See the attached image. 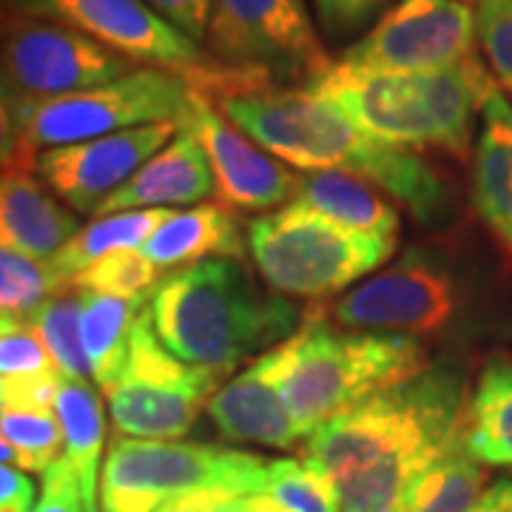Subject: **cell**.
Returning a JSON list of instances; mask_svg holds the SVG:
<instances>
[{"mask_svg":"<svg viewBox=\"0 0 512 512\" xmlns=\"http://www.w3.org/2000/svg\"><path fill=\"white\" fill-rule=\"evenodd\" d=\"M55 370L37 330L20 316H0V379H23Z\"/></svg>","mask_w":512,"mask_h":512,"instance_id":"obj_34","label":"cell"},{"mask_svg":"<svg viewBox=\"0 0 512 512\" xmlns=\"http://www.w3.org/2000/svg\"><path fill=\"white\" fill-rule=\"evenodd\" d=\"M464 3H470V0H464Z\"/></svg>","mask_w":512,"mask_h":512,"instance_id":"obj_47","label":"cell"},{"mask_svg":"<svg viewBox=\"0 0 512 512\" xmlns=\"http://www.w3.org/2000/svg\"><path fill=\"white\" fill-rule=\"evenodd\" d=\"M393 248V239L350 231L291 202L248 225V251L268 288L311 302L376 271L393 256Z\"/></svg>","mask_w":512,"mask_h":512,"instance_id":"obj_7","label":"cell"},{"mask_svg":"<svg viewBox=\"0 0 512 512\" xmlns=\"http://www.w3.org/2000/svg\"><path fill=\"white\" fill-rule=\"evenodd\" d=\"M476 55V12L464 0H399L345 55L365 72H436Z\"/></svg>","mask_w":512,"mask_h":512,"instance_id":"obj_14","label":"cell"},{"mask_svg":"<svg viewBox=\"0 0 512 512\" xmlns=\"http://www.w3.org/2000/svg\"><path fill=\"white\" fill-rule=\"evenodd\" d=\"M55 416L63 427L66 441V461L72 464L74 478L86 501V510H97L100 493V470L106 458V410L103 396L94 390L92 382L80 379H60L55 399Z\"/></svg>","mask_w":512,"mask_h":512,"instance_id":"obj_23","label":"cell"},{"mask_svg":"<svg viewBox=\"0 0 512 512\" xmlns=\"http://www.w3.org/2000/svg\"><path fill=\"white\" fill-rule=\"evenodd\" d=\"M202 97L279 163L299 171L356 174L402 202L419 222H436L447 211V185L419 151L376 140L308 89L228 69Z\"/></svg>","mask_w":512,"mask_h":512,"instance_id":"obj_2","label":"cell"},{"mask_svg":"<svg viewBox=\"0 0 512 512\" xmlns=\"http://www.w3.org/2000/svg\"><path fill=\"white\" fill-rule=\"evenodd\" d=\"M259 493H268L293 512H339L333 484L296 458L268 461V473Z\"/></svg>","mask_w":512,"mask_h":512,"instance_id":"obj_32","label":"cell"},{"mask_svg":"<svg viewBox=\"0 0 512 512\" xmlns=\"http://www.w3.org/2000/svg\"><path fill=\"white\" fill-rule=\"evenodd\" d=\"M160 268L143 251H123L106 259H97L83 274L72 279V291L103 293L131 302H148L154 288L160 285Z\"/></svg>","mask_w":512,"mask_h":512,"instance_id":"obj_31","label":"cell"},{"mask_svg":"<svg viewBox=\"0 0 512 512\" xmlns=\"http://www.w3.org/2000/svg\"><path fill=\"white\" fill-rule=\"evenodd\" d=\"M72 291L49 259H35L0 242V313L32 316L57 293Z\"/></svg>","mask_w":512,"mask_h":512,"instance_id":"obj_29","label":"cell"},{"mask_svg":"<svg viewBox=\"0 0 512 512\" xmlns=\"http://www.w3.org/2000/svg\"><path fill=\"white\" fill-rule=\"evenodd\" d=\"M3 410H6V387H3V379H0V419H3Z\"/></svg>","mask_w":512,"mask_h":512,"instance_id":"obj_46","label":"cell"},{"mask_svg":"<svg viewBox=\"0 0 512 512\" xmlns=\"http://www.w3.org/2000/svg\"><path fill=\"white\" fill-rule=\"evenodd\" d=\"M470 194L476 214L512 262V103L501 89L481 109Z\"/></svg>","mask_w":512,"mask_h":512,"instance_id":"obj_20","label":"cell"},{"mask_svg":"<svg viewBox=\"0 0 512 512\" xmlns=\"http://www.w3.org/2000/svg\"><path fill=\"white\" fill-rule=\"evenodd\" d=\"M220 382L217 373L171 356L143 308L131 330L126 370L106 396L111 424L128 439L174 441L194 430Z\"/></svg>","mask_w":512,"mask_h":512,"instance_id":"obj_9","label":"cell"},{"mask_svg":"<svg viewBox=\"0 0 512 512\" xmlns=\"http://www.w3.org/2000/svg\"><path fill=\"white\" fill-rule=\"evenodd\" d=\"M239 512H293L285 504H279L268 493H251L239 495Z\"/></svg>","mask_w":512,"mask_h":512,"instance_id":"obj_42","label":"cell"},{"mask_svg":"<svg viewBox=\"0 0 512 512\" xmlns=\"http://www.w3.org/2000/svg\"><path fill=\"white\" fill-rule=\"evenodd\" d=\"M268 458L202 441L114 436L100 470V512H157L194 493L251 495L262 490Z\"/></svg>","mask_w":512,"mask_h":512,"instance_id":"obj_6","label":"cell"},{"mask_svg":"<svg viewBox=\"0 0 512 512\" xmlns=\"http://www.w3.org/2000/svg\"><path fill=\"white\" fill-rule=\"evenodd\" d=\"M177 126L200 140L214 171V194L228 211H268L293 200L296 177L276 157L251 143L214 103L191 89Z\"/></svg>","mask_w":512,"mask_h":512,"instance_id":"obj_16","label":"cell"},{"mask_svg":"<svg viewBox=\"0 0 512 512\" xmlns=\"http://www.w3.org/2000/svg\"><path fill=\"white\" fill-rule=\"evenodd\" d=\"M430 356L416 336L336 328L313 302L302 325L282 342L279 390L293 427L308 439L325 421L427 370Z\"/></svg>","mask_w":512,"mask_h":512,"instance_id":"obj_5","label":"cell"},{"mask_svg":"<svg viewBox=\"0 0 512 512\" xmlns=\"http://www.w3.org/2000/svg\"><path fill=\"white\" fill-rule=\"evenodd\" d=\"M140 251L160 271H177L214 256L242 259L245 242L237 217L220 202H205L185 214L177 211Z\"/></svg>","mask_w":512,"mask_h":512,"instance_id":"obj_22","label":"cell"},{"mask_svg":"<svg viewBox=\"0 0 512 512\" xmlns=\"http://www.w3.org/2000/svg\"><path fill=\"white\" fill-rule=\"evenodd\" d=\"M0 436L12 444L18 453V467L26 473L43 476L66 456L63 427L55 410H35V407H6L0 419Z\"/></svg>","mask_w":512,"mask_h":512,"instance_id":"obj_30","label":"cell"},{"mask_svg":"<svg viewBox=\"0 0 512 512\" xmlns=\"http://www.w3.org/2000/svg\"><path fill=\"white\" fill-rule=\"evenodd\" d=\"M0 464H15L18 467V453L12 450V444L0 436Z\"/></svg>","mask_w":512,"mask_h":512,"instance_id":"obj_44","label":"cell"},{"mask_svg":"<svg viewBox=\"0 0 512 512\" xmlns=\"http://www.w3.org/2000/svg\"><path fill=\"white\" fill-rule=\"evenodd\" d=\"M316 15L330 37H345L362 29L382 9L384 0H313Z\"/></svg>","mask_w":512,"mask_h":512,"instance_id":"obj_36","label":"cell"},{"mask_svg":"<svg viewBox=\"0 0 512 512\" xmlns=\"http://www.w3.org/2000/svg\"><path fill=\"white\" fill-rule=\"evenodd\" d=\"M208 55L276 86L308 83L330 63L302 0H214Z\"/></svg>","mask_w":512,"mask_h":512,"instance_id":"obj_11","label":"cell"},{"mask_svg":"<svg viewBox=\"0 0 512 512\" xmlns=\"http://www.w3.org/2000/svg\"><path fill=\"white\" fill-rule=\"evenodd\" d=\"M80 311H83L80 291H66L46 299L32 316H26V322L43 339V345L55 362V370L63 379L92 382L89 359L80 342Z\"/></svg>","mask_w":512,"mask_h":512,"instance_id":"obj_28","label":"cell"},{"mask_svg":"<svg viewBox=\"0 0 512 512\" xmlns=\"http://www.w3.org/2000/svg\"><path fill=\"white\" fill-rule=\"evenodd\" d=\"M282 345L248 362L231 382H225L205 407L211 424L225 441L259 444L271 450L299 447V430L293 427L279 390Z\"/></svg>","mask_w":512,"mask_h":512,"instance_id":"obj_17","label":"cell"},{"mask_svg":"<svg viewBox=\"0 0 512 512\" xmlns=\"http://www.w3.org/2000/svg\"><path fill=\"white\" fill-rule=\"evenodd\" d=\"M174 208H148V211H123L111 217H97L83 225L49 262L72 288V279L83 274L97 259L123 251H140L165 222L174 220Z\"/></svg>","mask_w":512,"mask_h":512,"instance_id":"obj_26","label":"cell"},{"mask_svg":"<svg viewBox=\"0 0 512 512\" xmlns=\"http://www.w3.org/2000/svg\"><path fill=\"white\" fill-rule=\"evenodd\" d=\"M148 6L191 40H205L214 0H146Z\"/></svg>","mask_w":512,"mask_h":512,"instance_id":"obj_37","label":"cell"},{"mask_svg":"<svg viewBox=\"0 0 512 512\" xmlns=\"http://www.w3.org/2000/svg\"><path fill=\"white\" fill-rule=\"evenodd\" d=\"M467 399L464 370L430 362L316 427L302 461L333 484L339 512H404L421 473L461 439Z\"/></svg>","mask_w":512,"mask_h":512,"instance_id":"obj_1","label":"cell"},{"mask_svg":"<svg viewBox=\"0 0 512 512\" xmlns=\"http://www.w3.org/2000/svg\"><path fill=\"white\" fill-rule=\"evenodd\" d=\"M0 316H3V313H0Z\"/></svg>","mask_w":512,"mask_h":512,"instance_id":"obj_49","label":"cell"},{"mask_svg":"<svg viewBox=\"0 0 512 512\" xmlns=\"http://www.w3.org/2000/svg\"><path fill=\"white\" fill-rule=\"evenodd\" d=\"M146 308L171 356L217 376L254 362L302 325L291 299L262 291L239 259L225 256L168 271Z\"/></svg>","mask_w":512,"mask_h":512,"instance_id":"obj_3","label":"cell"},{"mask_svg":"<svg viewBox=\"0 0 512 512\" xmlns=\"http://www.w3.org/2000/svg\"><path fill=\"white\" fill-rule=\"evenodd\" d=\"M80 299H83L80 342L86 350L97 390L109 396L126 370L131 330H134L137 316L146 308V302H131V299L89 291H80Z\"/></svg>","mask_w":512,"mask_h":512,"instance_id":"obj_25","label":"cell"},{"mask_svg":"<svg viewBox=\"0 0 512 512\" xmlns=\"http://www.w3.org/2000/svg\"><path fill=\"white\" fill-rule=\"evenodd\" d=\"M134 69L126 57L52 20L23 15L0 37V92L15 103L97 89Z\"/></svg>","mask_w":512,"mask_h":512,"instance_id":"obj_12","label":"cell"},{"mask_svg":"<svg viewBox=\"0 0 512 512\" xmlns=\"http://www.w3.org/2000/svg\"><path fill=\"white\" fill-rule=\"evenodd\" d=\"M18 9L26 18L52 20L92 37L134 66L180 74L194 92H205L225 69L146 0H18Z\"/></svg>","mask_w":512,"mask_h":512,"instance_id":"obj_10","label":"cell"},{"mask_svg":"<svg viewBox=\"0 0 512 512\" xmlns=\"http://www.w3.org/2000/svg\"><path fill=\"white\" fill-rule=\"evenodd\" d=\"M72 211L32 171L0 174V242L35 259L52 256L80 231Z\"/></svg>","mask_w":512,"mask_h":512,"instance_id":"obj_19","label":"cell"},{"mask_svg":"<svg viewBox=\"0 0 512 512\" xmlns=\"http://www.w3.org/2000/svg\"><path fill=\"white\" fill-rule=\"evenodd\" d=\"M476 40L495 86L512 94V0H478Z\"/></svg>","mask_w":512,"mask_h":512,"instance_id":"obj_33","label":"cell"},{"mask_svg":"<svg viewBox=\"0 0 512 512\" xmlns=\"http://www.w3.org/2000/svg\"><path fill=\"white\" fill-rule=\"evenodd\" d=\"M37 495V484L26 470L0 464V512H32Z\"/></svg>","mask_w":512,"mask_h":512,"instance_id":"obj_40","label":"cell"},{"mask_svg":"<svg viewBox=\"0 0 512 512\" xmlns=\"http://www.w3.org/2000/svg\"><path fill=\"white\" fill-rule=\"evenodd\" d=\"M302 89L333 103L356 126L390 146L470 157L473 126L498 89L481 57L436 72H365L330 60Z\"/></svg>","mask_w":512,"mask_h":512,"instance_id":"obj_4","label":"cell"},{"mask_svg":"<svg viewBox=\"0 0 512 512\" xmlns=\"http://www.w3.org/2000/svg\"><path fill=\"white\" fill-rule=\"evenodd\" d=\"M9 171H35V168L20 143L15 100L0 92V174H9Z\"/></svg>","mask_w":512,"mask_h":512,"instance_id":"obj_39","label":"cell"},{"mask_svg":"<svg viewBox=\"0 0 512 512\" xmlns=\"http://www.w3.org/2000/svg\"><path fill=\"white\" fill-rule=\"evenodd\" d=\"M487 467L467 453L458 439L444 456L419 476L407 495L404 512H470L484 493Z\"/></svg>","mask_w":512,"mask_h":512,"instance_id":"obj_27","label":"cell"},{"mask_svg":"<svg viewBox=\"0 0 512 512\" xmlns=\"http://www.w3.org/2000/svg\"><path fill=\"white\" fill-rule=\"evenodd\" d=\"M214 512H239V495H234V498H225L222 504H217V510Z\"/></svg>","mask_w":512,"mask_h":512,"instance_id":"obj_45","label":"cell"},{"mask_svg":"<svg viewBox=\"0 0 512 512\" xmlns=\"http://www.w3.org/2000/svg\"><path fill=\"white\" fill-rule=\"evenodd\" d=\"M32 512H89L66 456L40 476V495Z\"/></svg>","mask_w":512,"mask_h":512,"instance_id":"obj_35","label":"cell"},{"mask_svg":"<svg viewBox=\"0 0 512 512\" xmlns=\"http://www.w3.org/2000/svg\"><path fill=\"white\" fill-rule=\"evenodd\" d=\"M214 194V171L202 151L200 140L180 128L177 137L157 151L123 188H117L109 200L100 202L97 217H111L123 211H148V208H171L191 205Z\"/></svg>","mask_w":512,"mask_h":512,"instance_id":"obj_18","label":"cell"},{"mask_svg":"<svg viewBox=\"0 0 512 512\" xmlns=\"http://www.w3.org/2000/svg\"><path fill=\"white\" fill-rule=\"evenodd\" d=\"M177 131V123H154L74 146L46 148L37 154L35 174L77 214L94 217L100 202L123 188L157 151L177 137Z\"/></svg>","mask_w":512,"mask_h":512,"instance_id":"obj_15","label":"cell"},{"mask_svg":"<svg viewBox=\"0 0 512 512\" xmlns=\"http://www.w3.org/2000/svg\"><path fill=\"white\" fill-rule=\"evenodd\" d=\"M461 439L484 467H512V356L484 365L467 399Z\"/></svg>","mask_w":512,"mask_h":512,"instance_id":"obj_24","label":"cell"},{"mask_svg":"<svg viewBox=\"0 0 512 512\" xmlns=\"http://www.w3.org/2000/svg\"><path fill=\"white\" fill-rule=\"evenodd\" d=\"M458 302L450 268L433 254L407 251L396 265L322 308L336 328L433 336L453 322Z\"/></svg>","mask_w":512,"mask_h":512,"instance_id":"obj_13","label":"cell"},{"mask_svg":"<svg viewBox=\"0 0 512 512\" xmlns=\"http://www.w3.org/2000/svg\"><path fill=\"white\" fill-rule=\"evenodd\" d=\"M291 205L308 208L370 237L396 242L402 234V217L396 205L376 185L348 171H302L296 177Z\"/></svg>","mask_w":512,"mask_h":512,"instance_id":"obj_21","label":"cell"},{"mask_svg":"<svg viewBox=\"0 0 512 512\" xmlns=\"http://www.w3.org/2000/svg\"><path fill=\"white\" fill-rule=\"evenodd\" d=\"M470 512H512V476L493 481Z\"/></svg>","mask_w":512,"mask_h":512,"instance_id":"obj_41","label":"cell"},{"mask_svg":"<svg viewBox=\"0 0 512 512\" xmlns=\"http://www.w3.org/2000/svg\"><path fill=\"white\" fill-rule=\"evenodd\" d=\"M188 94L191 86L180 74L134 69L114 83L86 92L52 100H18L20 143L35 168L37 154L46 148L74 146L154 123H177Z\"/></svg>","mask_w":512,"mask_h":512,"instance_id":"obj_8","label":"cell"},{"mask_svg":"<svg viewBox=\"0 0 512 512\" xmlns=\"http://www.w3.org/2000/svg\"><path fill=\"white\" fill-rule=\"evenodd\" d=\"M23 18L18 9V0H0V37L9 32V26Z\"/></svg>","mask_w":512,"mask_h":512,"instance_id":"obj_43","label":"cell"},{"mask_svg":"<svg viewBox=\"0 0 512 512\" xmlns=\"http://www.w3.org/2000/svg\"><path fill=\"white\" fill-rule=\"evenodd\" d=\"M60 373H37L23 379H3L6 387V407H35V410H55L57 390H60Z\"/></svg>","mask_w":512,"mask_h":512,"instance_id":"obj_38","label":"cell"},{"mask_svg":"<svg viewBox=\"0 0 512 512\" xmlns=\"http://www.w3.org/2000/svg\"><path fill=\"white\" fill-rule=\"evenodd\" d=\"M92 512H97V510H92Z\"/></svg>","mask_w":512,"mask_h":512,"instance_id":"obj_48","label":"cell"}]
</instances>
